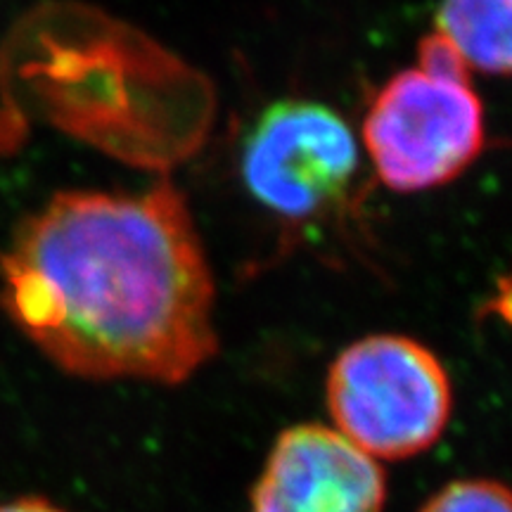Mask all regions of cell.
<instances>
[{
	"mask_svg": "<svg viewBox=\"0 0 512 512\" xmlns=\"http://www.w3.org/2000/svg\"><path fill=\"white\" fill-rule=\"evenodd\" d=\"M0 304L81 380L181 384L219 351L216 287L171 181L145 192H57L0 256Z\"/></svg>",
	"mask_w": 512,
	"mask_h": 512,
	"instance_id": "1",
	"label": "cell"
},
{
	"mask_svg": "<svg viewBox=\"0 0 512 512\" xmlns=\"http://www.w3.org/2000/svg\"><path fill=\"white\" fill-rule=\"evenodd\" d=\"M363 147L384 188L425 192L465 174L486 147L484 105L472 72L437 31L370 100Z\"/></svg>",
	"mask_w": 512,
	"mask_h": 512,
	"instance_id": "2",
	"label": "cell"
},
{
	"mask_svg": "<svg viewBox=\"0 0 512 512\" xmlns=\"http://www.w3.org/2000/svg\"><path fill=\"white\" fill-rule=\"evenodd\" d=\"M325 401L344 439L380 460L430 451L453 413V387L441 358L406 335H370L337 354Z\"/></svg>",
	"mask_w": 512,
	"mask_h": 512,
	"instance_id": "3",
	"label": "cell"
},
{
	"mask_svg": "<svg viewBox=\"0 0 512 512\" xmlns=\"http://www.w3.org/2000/svg\"><path fill=\"white\" fill-rule=\"evenodd\" d=\"M358 152L354 131L328 105L280 100L249 128L240 174L261 207L306 223L342 204L358 174Z\"/></svg>",
	"mask_w": 512,
	"mask_h": 512,
	"instance_id": "4",
	"label": "cell"
},
{
	"mask_svg": "<svg viewBox=\"0 0 512 512\" xmlns=\"http://www.w3.org/2000/svg\"><path fill=\"white\" fill-rule=\"evenodd\" d=\"M382 465L332 427L280 432L252 489V512H384Z\"/></svg>",
	"mask_w": 512,
	"mask_h": 512,
	"instance_id": "5",
	"label": "cell"
},
{
	"mask_svg": "<svg viewBox=\"0 0 512 512\" xmlns=\"http://www.w3.org/2000/svg\"><path fill=\"white\" fill-rule=\"evenodd\" d=\"M434 31L470 72L512 76V0H441Z\"/></svg>",
	"mask_w": 512,
	"mask_h": 512,
	"instance_id": "6",
	"label": "cell"
},
{
	"mask_svg": "<svg viewBox=\"0 0 512 512\" xmlns=\"http://www.w3.org/2000/svg\"><path fill=\"white\" fill-rule=\"evenodd\" d=\"M420 512H512V489L496 479H458L439 489Z\"/></svg>",
	"mask_w": 512,
	"mask_h": 512,
	"instance_id": "7",
	"label": "cell"
},
{
	"mask_svg": "<svg viewBox=\"0 0 512 512\" xmlns=\"http://www.w3.org/2000/svg\"><path fill=\"white\" fill-rule=\"evenodd\" d=\"M0 512H67L43 496H19L0 503Z\"/></svg>",
	"mask_w": 512,
	"mask_h": 512,
	"instance_id": "8",
	"label": "cell"
},
{
	"mask_svg": "<svg viewBox=\"0 0 512 512\" xmlns=\"http://www.w3.org/2000/svg\"><path fill=\"white\" fill-rule=\"evenodd\" d=\"M501 311L503 316L512 323V278L510 283H503V299H501Z\"/></svg>",
	"mask_w": 512,
	"mask_h": 512,
	"instance_id": "9",
	"label": "cell"
}]
</instances>
